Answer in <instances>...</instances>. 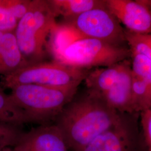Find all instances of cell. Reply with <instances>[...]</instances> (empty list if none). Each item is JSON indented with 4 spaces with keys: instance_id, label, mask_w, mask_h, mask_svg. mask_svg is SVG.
Instances as JSON below:
<instances>
[{
    "instance_id": "6da1fadb",
    "label": "cell",
    "mask_w": 151,
    "mask_h": 151,
    "mask_svg": "<svg viewBox=\"0 0 151 151\" xmlns=\"http://www.w3.org/2000/svg\"><path fill=\"white\" fill-rule=\"evenodd\" d=\"M120 113L101 93L86 88L76 94L54 120L70 151H82L92 140L118 122Z\"/></svg>"
},
{
    "instance_id": "7a4b0ae2",
    "label": "cell",
    "mask_w": 151,
    "mask_h": 151,
    "mask_svg": "<svg viewBox=\"0 0 151 151\" xmlns=\"http://www.w3.org/2000/svg\"><path fill=\"white\" fill-rule=\"evenodd\" d=\"M47 0H32L30 9L19 21L14 32L23 57L29 64L43 62L47 38L57 24Z\"/></svg>"
},
{
    "instance_id": "3957f363",
    "label": "cell",
    "mask_w": 151,
    "mask_h": 151,
    "mask_svg": "<svg viewBox=\"0 0 151 151\" xmlns=\"http://www.w3.org/2000/svg\"><path fill=\"white\" fill-rule=\"evenodd\" d=\"M10 94L31 123L51 124L77 93L78 88H58L36 85L12 87Z\"/></svg>"
},
{
    "instance_id": "277c9868",
    "label": "cell",
    "mask_w": 151,
    "mask_h": 151,
    "mask_svg": "<svg viewBox=\"0 0 151 151\" xmlns=\"http://www.w3.org/2000/svg\"><path fill=\"white\" fill-rule=\"evenodd\" d=\"M91 70L68 66L57 61L29 64L1 76L0 86L11 89L20 85H36L58 88H78Z\"/></svg>"
},
{
    "instance_id": "5b68a950",
    "label": "cell",
    "mask_w": 151,
    "mask_h": 151,
    "mask_svg": "<svg viewBox=\"0 0 151 151\" xmlns=\"http://www.w3.org/2000/svg\"><path fill=\"white\" fill-rule=\"evenodd\" d=\"M131 56L129 48L92 38H83L65 49L57 62L73 67L88 69L105 67Z\"/></svg>"
},
{
    "instance_id": "8992f818",
    "label": "cell",
    "mask_w": 151,
    "mask_h": 151,
    "mask_svg": "<svg viewBox=\"0 0 151 151\" xmlns=\"http://www.w3.org/2000/svg\"><path fill=\"white\" fill-rule=\"evenodd\" d=\"M85 38L95 39L117 46H126L125 29L106 6L87 11L64 20Z\"/></svg>"
},
{
    "instance_id": "52a82bcc",
    "label": "cell",
    "mask_w": 151,
    "mask_h": 151,
    "mask_svg": "<svg viewBox=\"0 0 151 151\" xmlns=\"http://www.w3.org/2000/svg\"><path fill=\"white\" fill-rule=\"evenodd\" d=\"M137 113H121L118 122L82 151H142Z\"/></svg>"
},
{
    "instance_id": "ba28073f",
    "label": "cell",
    "mask_w": 151,
    "mask_h": 151,
    "mask_svg": "<svg viewBox=\"0 0 151 151\" xmlns=\"http://www.w3.org/2000/svg\"><path fill=\"white\" fill-rule=\"evenodd\" d=\"M12 151H70L58 127L42 124L22 132Z\"/></svg>"
},
{
    "instance_id": "9c48e42d",
    "label": "cell",
    "mask_w": 151,
    "mask_h": 151,
    "mask_svg": "<svg viewBox=\"0 0 151 151\" xmlns=\"http://www.w3.org/2000/svg\"><path fill=\"white\" fill-rule=\"evenodd\" d=\"M106 6L126 30L151 34V11L139 0H105Z\"/></svg>"
},
{
    "instance_id": "30bf717a",
    "label": "cell",
    "mask_w": 151,
    "mask_h": 151,
    "mask_svg": "<svg viewBox=\"0 0 151 151\" xmlns=\"http://www.w3.org/2000/svg\"><path fill=\"white\" fill-rule=\"evenodd\" d=\"M132 68L128 62L113 86L102 94L108 104L120 113H134L132 104Z\"/></svg>"
},
{
    "instance_id": "8fae6325",
    "label": "cell",
    "mask_w": 151,
    "mask_h": 151,
    "mask_svg": "<svg viewBox=\"0 0 151 151\" xmlns=\"http://www.w3.org/2000/svg\"><path fill=\"white\" fill-rule=\"evenodd\" d=\"M47 52L53 60L58 61L65 49L76 42L86 38L74 27L64 22L57 24L49 35Z\"/></svg>"
},
{
    "instance_id": "7c38bea8",
    "label": "cell",
    "mask_w": 151,
    "mask_h": 151,
    "mask_svg": "<svg viewBox=\"0 0 151 151\" xmlns=\"http://www.w3.org/2000/svg\"><path fill=\"white\" fill-rule=\"evenodd\" d=\"M29 64L19 48L14 32L4 33L0 46V75L10 74Z\"/></svg>"
},
{
    "instance_id": "4fadbf2b",
    "label": "cell",
    "mask_w": 151,
    "mask_h": 151,
    "mask_svg": "<svg viewBox=\"0 0 151 151\" xmlns=\"http://www.w3.org/2000/svg\"><path fill=\"white\" fill-rule=\"evenodd\" d=\"M128 62L125 60L110 66L90 70L84 80L87 88L101 94L108 91L116 82Z\"/></svg>"
},
{
    "instance_id": "5bb4252c",
    "label": "cell",
    "mask_w": 151,
    "mask_h": 151,
    "mask_svg": "<svg viewBox=\"0 0 151 151\" xmlns=\"http://www.w3.org/2000/svg\"><path fill=\"white\" fill-rule=\"evenodd\" d=\"M56 17L64 20L78 16L92 9L106 6L105 0H47Z\"/></svg>"
},
{
    "instance_id": "9a60e30c",
    "label": "cell",
    "mask_w": 151,
    "mask_h": 151,
    "mask_svg": "<svg viewBox=\"0 0 151 151\" xmlns=\"http://www.w3.org/2000/svg\"><path fill=\"white\" fill-rule=\"evenodd\" d=\"M0 86V122L22 127L31 123L27 115Z\"/></svg>"
},
{
    "instance_id": "2e32d148",
    "label": "cell",
    "mask_w": 151,
    "mask_h": 151,
    "mask_svg": "<svg viewBox=\"0 0 151 151\" xmlns=\"http://www.w3.org/2000/svg\"><path fill=\"white\" fill-rule=\"evenodd\" d=\"M132 93V104L134 113H141L151 109V89L145 81L133 73Z\"/></svg>"
},
{
    "instance_id": "e0dca14e",
    "label": "cell",
    "mask_w": 151,
    "mask_h": 151,
    "mask_svg": "<svg viewBox=\"0 0 151 151\" xmlns=\"http://www.w3.org/2000/svg\"><path fill=\"white\" fill-rule=\"evenodd\" d=\"M125 39L131 52L142 54L151 60V34H140L125 29Z\"/></svg>"
},
{
    "instance_id": "ac0fdd59",
    "label": "cell",
    "mask_w": 151,
    "mask_h": 151,
    "mask_svg": "<svg viewBox=\"0 0 151 151\" xmlns=\"http://www.w3.org/2000/svg\"><path fill=\"white\" fill-rule=\"evenodd\" d=\"M132 70L134 75L145 81L151 90V60L143 55L131 52Z\"/></svg>"
},
{
    "instance_id": "d6986e66",
    "label": "cell",
    "mask_w": 151,
    "mask_h": 151,
    "mask_svg": "<svg viewBox=\"0 0 151 151\" xmlns=\"http://www.w3.org/2000/svg\"><path fill=\"white\" fill-rule=\"evenodd\" d=\"M22 132L20 126L0 122V151L12 149Z\"/></svg>"
},
{
    "instance_id": "ffe728a7",
    "label": "cell",
    "mask_w": 151,
    "mask_h": 151,
    "mask_svg": "<svg viewBox=\"0 0 151 151\" xmlns=\"http://www.w3.org/2000/svg\"><path fill=\"white\" fill-rule=\"evenodd\" d=\"M19 20L8 9L0 6V32H14Z\"/></svg>"
},
{
    "instance_id": "44dd1931",
    "label": "cell",
    "mask_w": 151,
    "mask_h": 151,
    "mask_svg": "<svg viewBox=\"0 0 151 151\" xmlns=\"http://www.w3.org/2000/svg\"><path fill=\"white\" fill-rule=\"evenodd\" d=\"M140 123L146 146L151 151V108L140 113Z\"/></svg>"
},
{
    "instance_id": "7402d4cb",
    "label": "cell",
    "mask_w": 151,
    "mask_h": 151,
    "mask_svg": "<svg viewBox=\"0 0 151 151\" xmlns=\"http://www.w3.org/2000/svg\"><path fill=\"white\" fill-rule=\"evenodd\" d=\"M139 1L151 11V0H139Z\"/></svg>"
},
{
    "instance_id": "603a6c76",
    "label": "cell",
    "mask_w": 151,
    "mask_h": 151,
    "mask_svg": "<svg viewBox=\"0 0 151 151\" xmlns=\"http://www.w3.org/2000/svg\"><path fill=\"white\" fill-rule=\"evenodd\" d=\"M4 33L0 32V46H1V42H2V38L4 37Z\"/></svg>"
},
{
    "instance_id": "cb8c5ba5",
    "label": "cell",
    "mask_w": 151,
    "mask_h": 151,
    "mask_svg": "<svg viewBox=\"0 0 151 151\" xmlns=\"http://www.w3.org/2000/svg\"><path fill=\"white\" fill-rule=\"evenodd\" d=\"M5 151H12V150H11V148H9V149L6 150Z\"/></svg>"
}]
</instances>
